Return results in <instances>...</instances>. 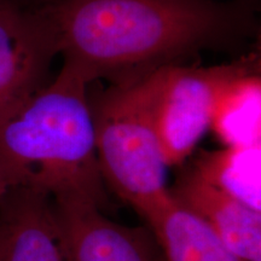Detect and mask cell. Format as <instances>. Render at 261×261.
Wrapping results in <instances>:
<instances>
[{"label":"cell","mask_w":261,"mask_h":261,"mask_svg":"<svg viewBox=\"0 0 261 261\" xmlns=\"http://www.w3.org/2000/svg\"><path fill=\"white\" fill-rule=\"evenodd\" d=\"M52 203L70 261H166L149 228L117 224L84 198Z\"/></svg>","instance_id":"cell-6"},{"label":"cell","mask_w":261,"mask_h":261,"mask_svg":"<svg viewBox=\"0 0 261 261\" xmlns=\"http://www.w3.org/2000/svg\"><path fill=\"white\" fill-rule=\"evenodd\" d=\"M45 9L63 64L89 85L130 86L260 34L255 0H46Z\"/></svg>","instance_id":"cell-1"},{"label":"cell","mask_w":261,"mask_h":261,"mask_svg":"<svg viewBox=\"0 0 261 261\" xmlns=\"http://www.w3.org/2000/svg\"><path fill=\"white\" fill-rule=\"evenodd\" d=\"M260 71L240 75L218 97L211 129L226 148L260 145Z\"/></svg>","instance_id":"cell-10"},{"label":"cell","mask_w":261,"mask_h":261,"mask_svg":"<svg viewBox=\"0 0 261 261\" xmlns=\"http://www.w3.org/2000/svg\"><path fill=\"white\" fill-rule=\"evenodd\" d=\"M0 261H70L46 192L16 187L0 196Z\"/></svg>","instance_id":"cell-7"},{"label":"cell","mask_w":261,"mask_h":261,"mask_svg":"<svg viewBox=\"0 0 261 261\" xmlns=\"http://www.w3.org/2000/svg\"><path fill=\"white\" fill-rule=\"evenodd\" d=\"M89 84L68 65L0 122V180L102 207Z\"/></svg>","instance_id":"cell-2"},{"label":"cell","mask_w":261,"mask_h":261,"mask_svg":"<svg viewBox=\"0 0 261 261\" xmlns=\"http://www.w3.org/2000/svg\"><path fill=\"white\" fill-rule=\"evenodd\" d=\"M190 167L208 181L260 210V145L200 151Z\"/></svg>","instance_id":"cell-11"},{"label":"cell","mask_w":261,"mask_h":261,"mask_svg":"<svg viewBox=\"0 0 261 261\" xmlns=\"http://www.w3.org/2000/svg\"><path fill=\"white\" fill-rule=\"evenodd\" d=\"M252 71H260L256 54L213 67L173 65L146 77L152 121L169 168L181 166L196 151L211 129L226 84Z\"/></svg>","instance_id":"cell-4"},{"label":"cell","mask_w":261,"mask_h":261,"mask_svg":"<svg viewBox=\"0 0 261 261\" xmlns=\"http://www.w3.org/2000/svg\"><path fill=\"white\" fill-rule=\"evenodd\" d=\"M45 2L0 11V122L51 81L60 51Z\"/></svg>","instance_id":"cell-5"},{"label":"cell","mask_w":261,"mask_h":261,"mask_svg":"<svg viewBox=\"0 0 261 261\" xmlns=\"http://www.w3.org/2000/svg\"><path fill=\"white\" fill-rule=\"evenodd\" d=\"M5 190H6V189H5V187H4V184H3V181L0 180V196L3 195V192H4Z\"/></svg>","instance_id":"cell-13"},{"label":"cell","mask_w":261,"mask_h":261,"mask_svg":"<svg viewBox=\"0 0 261 261\" xmlns=\"http://www.w3.org/2000/svg\"><path fill=\"white\" fill-rule=\"evenodd\" d=\"M89 99L103 181L144 218L169 196V166L152 121L146 77L109 86Z\"/></svg>","instance_id":"cell-3"},{"label":"cell","mask_w":261,"mask_h":261,"mask_svg":"<svg viewBox=\"0 0 261 261\" xmlns=\"http://www.w3.org/2000/svg\"><path fill=\"white\" fill-rule=\"evenodd\" d=\"M31 2H37V0H0V11L4 9L10 8V6L24 4V3H31Z\"/></svg>","instance_id":"cell-12"},{"label":"cell","mask_w":261,"mask_h":261,"mask_svg":"<svg viewBox=\"0 0 261 261\" xmlns=\"http://www.w3.org/2000/svg\"><path fill=\"white\" fill-rule=\"evenodd\" d=\"M144 219L166 261H243L201 218L171 194Z\"/></svg>","instance_id":"cell-9"},{"label":"cell","mask_w":261,"mask_h":261,"mask_svg":"<svg viewBox=\"0 0 261 261\" xmlns=\"http://www.w3.org/2000/svg\"><path fill=\"white\" fill-rule=\"evenodd\" d=\"M169 194L201 218L243 261H261V213L201 177L190 166Z\"/></svg>","instance_id":"cell-8"}]
</instances>
